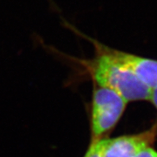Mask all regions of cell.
Here are the masks:
<instances>
[{
  "mask_svg": "<svg viewBox=\"0 0 157 157\" xmlns=\"http://www.w3.org/2000/svg\"><path fill=\"white\" fill-rule=\"evenodd\" d=\"M74 30L94 47L93 58L75 59L74 61L78 62L96 86L114 91L128 102L150 100L151 88L121 66L110 53L109 46Z\"/></svg>",
  "mask_w": 157,
  "mask_h": 157,
  "instance_id": "obj_1",
  "label": "cell"
},
{
  "mask_svg": "<svg viewBox=\"0 0 157 157\" xmlns=\"http://www.w3.org/2000/svg\"><path fill=\"white\" fill-rule=\"evenodd\" d=\"M128 101L113 90L96 86L91 110V140L102 139L122 116Z\"/></svg>",
  "mask_w": 157,
  "mask_h": 157,
  "instance_id": "obj_2",
  "label": "cell"
},
{
  "mask_svg": "<svg viewBox=\"0 0 157 157\" xmlns=\"http://www.w3.org/2000/svg\"><path fill=\"white\" fill-rule=\"evenodd\" d=\"M157 136V125L137 135H123L103 140L102 157H135L149 147Z\"/></svg>",
  "mask_w": 157,
  "mask_h": 157,
  "instance_id": "obj_3",
  "label": "cell"
},
{
  "mask_svg": "<svg viewBox=\"0 0 157 157\" xmlns=\"http://www.w3.org/2000/svg\"><path fill=\"white\" fill-rule=\"evenodd\" d=\"M110 53L121 66L126 67L149 88L157 87V59L139 56L109 47Z\"/></svg>",
  "mask_w": 157,
  "mask_h": 157,
  "instance_id": "obj_4",
  "label": "cell"
},
{
  "mask_svg": "<svg viewBox=\"0 0 157 157\" xmlns=\"http://www.w3.org/2000/svg\"><path fill=\"white\" fill-rule=\"evenodd\" d=\"M103 140L104 138L98 140H91L89 147L83 157H102Z\"/></svg>",
  "mask_w": 157,
  "mask_h": 157,
  "instance_id": "obj_5",
  "label": "cell"
},
{
  "mask_svg": "<svg viewBox=\"0 0 157 157\" xmlns=\"http://www.w3.org/2000/svg\"><path fill=\"white\" fill-rule=\"evenodd\" d=\"M135 157H157V151L150 146L147 147L146 148L142 149L139 154H137Z\"/></svg>",
  "mask_w": 157,
  "mask_h": 157,
  "instance_id": "obj_6",
  "label": "cell"
},
{
  "mask_svg": "<svg viewBox=\"0 0 157 157\" xmlns=\"http://www.w3.org/2000/svg\"><path fill=\"white\" fill-rule=\"evenodd\" d=\"M149 101H151L152 103H153V105L157 108V87L152 89L151 97H150Z\"/></svg>",
  "mask_w": 157,
  "mask_h": 157,
  "instance_id": "obj_7",
  "label": "cell"
}]
</instances>
